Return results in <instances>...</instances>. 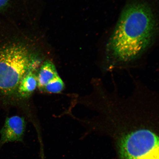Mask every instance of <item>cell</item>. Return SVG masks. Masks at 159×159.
Instances as JSON below:
<instances>
[{
    "instance_id": "obj_2",
    "label": "cell",
    "mask_w": 159,
    "mask_h": 159,
    "mask_svg": "<svg viewBox=\"0 0 159 159\" xmlns=\"http://www.w3.org/2000/svg\"><path fill=\"white\" fill-rule=\"evenodd\" d=\"M39 60L25 45L14 43L0 48V96L17 93L20 82L31 70L37 68Z\"/></svg>"
},
{
    "instance_id": "obj_3",
    "label": "cell",
    "mask_w": 159,
    "mask_h": 159,
    "mask_svg": "<svg viewBox=\"0 0 159 159\" xmlns=\"http://www.w3.org/2000/svg\"><path fill=\"white\" fill-rule=\"evenodd\" d=\"M158 125L144 127L119 138L121 159H159Z\"/></svg>"
},
{
    "instance_id": "obj_5",
    "label": "cell",
    "mask_w": 159,
    "mask_h": 159,
    "mask_svg": "<svg viewBox=\"0 0 159 159\" xmlns=\"http://www.w3.org/2000/svg\"><path fill=\"white\" fill-rule=\"evenodd\" d=\"M36 69L29 71L20 82L17 93L20 97L28 98L34 92L37 86V75L35 74Z\"/></svg>"
},
{
    "instance_id": "obj_6",
    "label": "cell",
    "mask_w": 159,
    "mask_h": 159,
    "mask_svg": "<svg viewBox=\"0 0 159 159\" xmlns=\"http://www.w3.org/2000/svg\"><path fill=\"white\" fill-rule=\"evenodd\" d=\"M58 75L54 64L50 61H46L42 65L37 75L39 89L43 91L48 83Z\"/></svg>"
},
{
    "instance_id": "obj_1",
    "label": "cell",
    "mask_w": 159,
    "mask_h": 159,
    "mask_svg": "<svg viewBox=\"0 0 159 159\" xmlns=\"http://www.w3.org/2000/svg\"><path fill=\"white\" fill-rule=\"evenodd\" d=\"M156 21L146 2L134 0L125 6L107 43L102 71L127 68L140 59L153 42Z\"/></svg>"
},
{
    "instance_id": "obj_4",
    "label": "cell",
    "mask_w": 159,
    "mask_h": 159,
    "mask_svg": "<svg viewBox=\"0 0 159 159\" xmlns=\"http://www.w3.org/2000/svg\"><path fill=\"white\" fill-rule=\"evenodd\" d=\"M26 126L23 117L14 116L7 118L0 130V146L8 143L23 142Z\"/></svg>"
},
{
    "instance_id": "obj_7",
    "label": "cell",
    "mask_w": 159,
    "mask_h": 159,
    "mask_svg": "<svg viewBox=\"0 0 159 159\" xmlns=\"http://www.w3.org/2000/svg\"><path fill=\"white\" fill-rule=\"evenodd\" d=\"M65 84L62 80L58 75L45 85L43 90L47 92L57 94L64 89Z\"/></svg>"
},
{
    "instance_id": "obj_8",
    "label": "cell",
    "mask_w": 159,
    "mask_h": 159,
    "mask_svg": "<svg viewBox=\"0 0 159 159\" xmlns=\"http://www.w3.org/2000/svg\"><path fill=\"white\" fill-rule=\"evenodd\" d=\"M9 0H0V9H2L7 6Z\"/></svg>"
}]
</instances>
